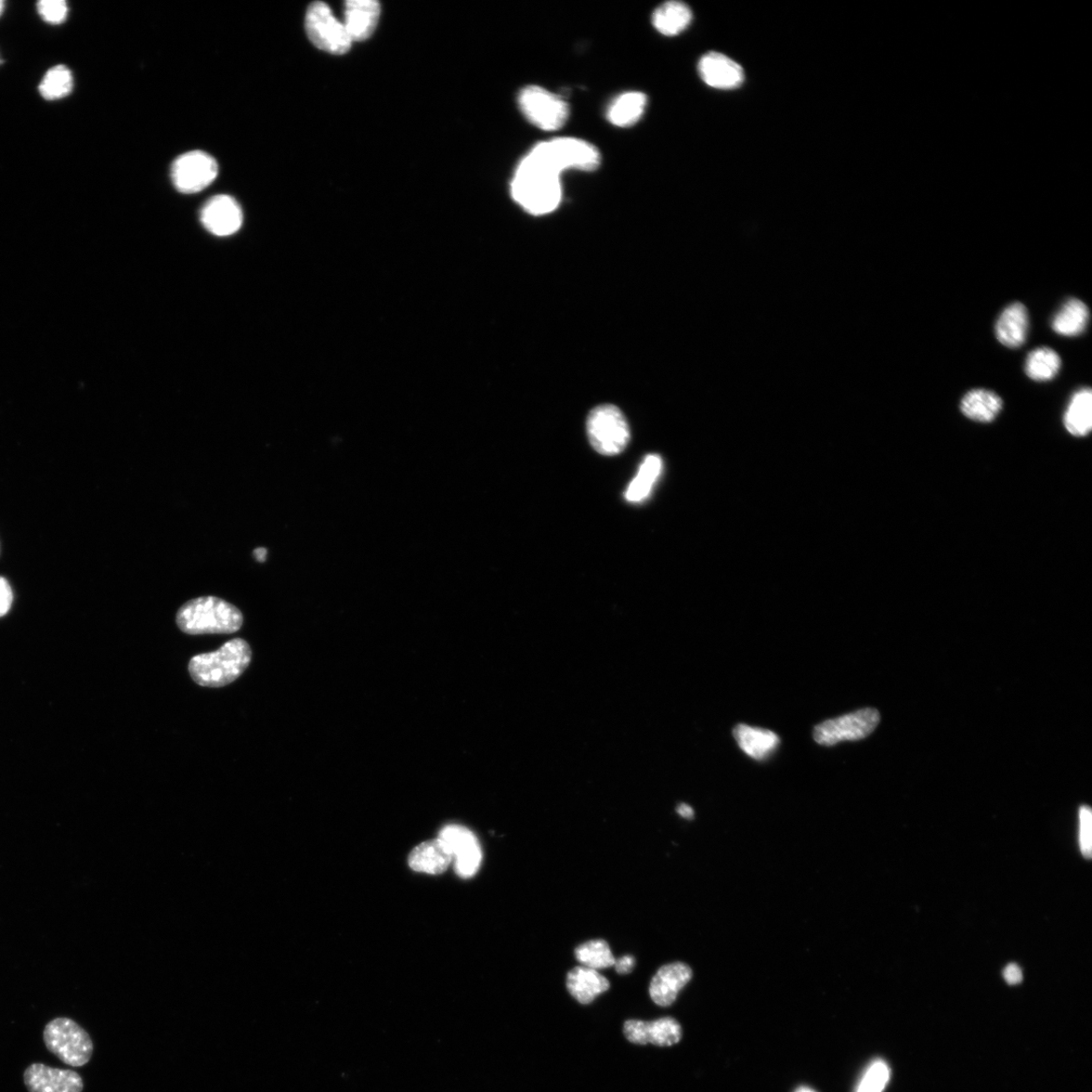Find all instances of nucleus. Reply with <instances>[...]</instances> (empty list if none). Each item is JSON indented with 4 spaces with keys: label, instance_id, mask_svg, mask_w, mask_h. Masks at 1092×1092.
Masks as SVG:
<instances>
[{
    "label": "nucleus",
    "instance_id": "obj_39",
    "mask_svg": "<svg viewBox=\"0 0 1092 1092\" xmlns=\"http://www.w3.org/2000/svg\"><path fill=\"white\" fill-rule=\"evenodd\" d=\"M5 6H6L5 2H3V0H0V17H2L4 14Z\"/></svg>",
    "mask_w": 1092,
    "mask_h": 1092
},
{
    "label": "nucleus",
    "instance_id": "obj_35",
    "mask_svg": "<svg viewBox=\"0 0 1092 1092\" xmlns=\"http://www.w3.org/2000/svg\"><path fill=\"white\" fill-rule=\"evenodd\" d=\"M1004 978L1009 985H1018L1023 981V972L1019 965L1009 964L1004 970Z\"/></svg>",
    "mask_w": 1092,
    "mask_h": 1092
},
{
    "label": "nucleus",
    "instance_id": "obj_31",
    "mask_svg": "<svg viewBox=\"0 0 1092 1092\" xmlns=\"http://www.w3.org/2000/svg\"><path fill=\"white\" fill-rule=\"evenodd\" d=\"M889 1079L888 1064L881 1059L875 1060L869 1065L856 1092H883Z\"/></svg>",
    "mask_w": 1092,
    "mask_h": 1092
},
{
    "label": "nucleus",
    "instance_id": "obj_18",
    "mask_svg": "<svg viewBox=\"0 0 1092 1092\" xmlns=\"http://www.w3.org/2000/svg\"><path fill=\"white\" fill-rule=\"evenodd\" d=\"M734 737L740 750L756 761L769 759L781 743L777 734L766 728L737 724Z\"/></svg>",
    "mask_w": 1092,
    "mask_h": 1092
},
{
    "label": "nucleus",
    "instance_id": "obj_21",
    "mask_svg": "<svg viewBox=\"0 0 1092 1092\" xmlns=\"http://www.w3.org/2000/svg\"><path fill=\"white\" fill-rule=\"evenodd\" d=\"M452 861V856L438 839L420 843L409 856V865L416 872L432 875L444 873Z\"/></svg>",
    "mask_w": 1092,
    "mask_h": 1092
},
{
    "label": "nucleus",
    "instance_id": "obj_13",
    "mask_svg": "<svg viewBox=\"0 0 1092 1092\" xmlns=\"http://www.w3.org/2000/svg\"><path fill=\"white\" fill-rule=\"evenodd\" d=\"M624 1036L632 1044H653L670 1047L682 1039L680 1024L672 1018H662L653 1022L630 1020L624 1023Z\"/></svg>",
    "mask_w": 1092,
    "mask_h": 1092
},
{
    "label": "nucleus",
    "instance_id": "obj_37",
    "mask_svg": "<svg viewBox=\"0 0 1092 1092\" xmlns=\"http://www.w3.org/2000/svg\"><path fill=\"white\" fill-rule=\"evenodd\" d=\"M677 812L684 818L692 819L695 812L690 805L682 803L678 806Z\"/></svg>",
    "mask_w": 1092,
    "mask_h": 1092
},
{
    "label": "nucleus",
    "instance_id": "obj_14",
    "mask_svg": "<svg viewBox=\"0 0 1092 1092\" xmlns=\"http://www.w3.org/2000/svg\"><path fill=\"white\" fill-rule=\"evenodd\" d=\"M204 227L216 236H230L242 226L243 213L239 204L229 196H216L207 201L201 211Z\"/></svg>",
    "mask_w": 1092,
    "mask_h": 1092
},
{
    "label": "nucleus",
    "instance_id": "obj_9",
    "mask_svg": "<svg viewBox=\"0 0 1092 1092\" xmlns=\"http://www.w3.org/2000/svg\"><path fill=\"white\" fill-rule=\"evenodd\" d=\"M546 158L558 172L578 169L593 172L599 167L601 155L591 143L577 138H556L539 143Z\"/></svg>",
    "mask_w": 1092,
    "mask_h": 1092
},
{
    "label": "nucleus",
    "instance_id": "obj_5",
    "mask_svg": "<svg viewBox=\"0 0 1092 1092\" xmlns=\"http://www.w3.org/2000/svg\"><path fill=\"white\" fill-rule=\"evenodd\" d=\"M587 434L593 448L607 457L621 453L630 441L628 420L614 405L598 406L590 412Z\"/></svg>",
    "mask_w": 1092,
    "mask_h": 1092
},
{
    "label": "nucleus",
    "instance_id": "obj_33",
    "mask_svg": "<svg viewBox=\"0 0 1092 1092\" xmlns=\"http://www.w3.org/2000/svg\"><path fill=\"white\" fill-rule=\"evenodd\" d=\"M1079 844L1085 859L1092 855V813L1089 806L1083 805L1079 810Z\"/></svg>",
    "mask_w": 1092,
    "mask_h": 1092
},
{
    "label": "nucleus",
    "instance_id": "obj_40",
    "mask_svg": "<svg viewBox=\"0 0 1092 1092\" xmlns=\"http://www.w3.org/2000/svg\"><path fill=\"white\" fill-rule=\"evenodd\" d=\"M796 1092H815V1091H813L808 1087H801V1088L797 1089Z\"/></svg>",
    "mask_w": 1092,
    "mask_h": 1092
},
{
    "label": "nucleus",
    "instance_id": "obj_1",
    "mask_svg": "<svg viewBox=\"0 0 1092 1092\" xmlns=\"http://www.w3.org/2000/svg\"><path fill=\"white\" fill-rule=\"evenodd\" d=\"M561 174L538 144L515 171L511 181L512 198L531 215L550 214L562 201Z\"/></svg>",
    "mask_w": 1092,
    "mask_h": 1092
},
{
    "label": "nucleus",
    "instance_id": "obj_7",
    "mask_svg": "<svg viewBox=\"0 0 1092 1092\" xmlns=\"http://www.w3.org/2000/svg\"><path fill=\"white\" fill-rule=\"evenodd\" d=\"M880 713L875 708H864L838 719L828 720L815 726L813 738L818 745L831 747L841 742H855L872 734L880 723Z\"/></svg>",
    "mask_w": 1092,
    "mask_h": 1092
},
{
    "label": "nucleus",
    "instance_id": "obj_30",
    "mask_svg": "<svg viewBox=\"0 0 1092 1092\" xmlns=\"http://www.w3.org/2000/svg\"><path fill=\"white\" fill-rule=\"evenodd\" d=\"M576 958L584 967L594 970L614 966L616 959L604 940H593L576 948Z\"/></svg>",
    "mask_w": 1092,
    "mask_h": 1092
},
{
    "label": "nucleus",
    "instance_id": "obj_22",
    "mask_svg": "<svg viewBox=\"0 0 1092 1092\" xmlns=\"http://www.w3.org/2000/svg\"><path fill=\"white\" fill-rule=\"evenodd\" d=\"M1004 402L988 389H972L961 402V411L967 418L978 422H992L1003 409Z\"/></svg>",
    "mask_w": 1092,
    "mask_h": 1092
},
{
    "label": "nucleus",
    "instance_id": "obj_3",
    "mask_svg": "<svg viewBox=\"0 0 1092 1092\" xmlns=\"http://www.w3.org/2000/svg\"><path fill=\"white\" fill-rule=\"evenodd\" d=\"M251 648L240 639L228 642L218 651L193 657L189 665L191 678L204 687H224L237 680L249 668Z\"/></svg>",
    "mask_w": 1092,
    "mask_h": 1092
},
{
    "label": "nucleus",
    "instance_id": "obj_2",
    "mask_svg": "<svg viewBox=\"0 0 1092 1092\" xmlns=\"http://www.w3.org/2000/svg\"><path fill=\"white\" fill-rule=\"evenodd\" d=\"M176 622L182 631L191 635L227 634L241 629L243 615L237 607L220 598L207 596L182 605Z\"/></svg>",
    "mask_w": 1092,
    "mask_h": 1092
},
{
    "label": "nucleus",
    "instance_id": "obj_38",
    "mask_svg": "<svg viewBox=\"0 0 1092 1092\" xmlns=\"http://www.w3.org/2000/svg\"><path fill=\"white\" fill-rule=\"evenodd\" d=\"M254 556L258 562L264 563L267 556V551L265 549H257L254 551Z\"/></svg>",
    "mask_w": 1092,
    "mask_h": 1092
},
{
    "label": "nucleus",
    "instance_id": "obj_20",
    "mask_svg": "<svg viewBox=\"0 0 1092 1092\" xmlns=\"http://www.w3.org/2000/svg\"><path fill=\"white\" fill-rule=\"evenodd\" d=\"M610 983L597 970L587 967H576L569 971L567 978V988L582 1005H589L609 990Z\"/></svg>",
    "mask_w": 1092,
    "mask_h": 1092
},
{
    "label": "nucleus",
    "instance_id": "obj_6",
    "mask_svg": "<svg viewBox=\"0 0 1092 1092\" xmlns=\"http://www.w3.org/2000/svg\"><path fill=\"white\" fill-rule=\"evenodd\" d=\"M518 103L525 118L543 131H556L569 118L568 103L540 86L524 87L519 93Z\"/></svg>",
    "mask_w": 1092,
    "mask_h": 1092
},
{
    "label": "nucleus",
    "instance_id": "obj_8",
    "mask_svg": "<svg viewBox=\"0 0 1092 1092\" xmlns=\"http://www.w3.org/2000/svg\"><path fill=\"white\" fill-rule=\"evenodd\" d=\"M305 27L311 42L328 53L345 54L353 45L344 23L335 18L326 4L318 2L309 7Z\"/></svg>",
    "mask_w": 1092,
    "mask_h": 1092
},
{
    "label": "nucleus",
    "instance_id": "obj_10",
    "mask_svg": "<svg viewBox=\"0 0 1092 1092\" xmlns=\"http://www.w3.org/2000/svg\"><path fill=\"white\" fill-rule=\"evenodd\" d=\"M219 167L211 155L191 151L179 156L172 166V179L182 193H197L213 184Z\"/></svg>",
    "mask_w": 1092,
    "mask_h": 1092
},
{
    "label": "nucleus",
    "instance_id": "obj_28",
    "mask_svg": "<svg viewBox=\"0 0 1092 1092\" xmlns=\"http://www.w3.org/2000/svg\"><path fill=\"white\" fill-rule=\"evenodd\" d=\"M1061 369V358L1056 351L1039 347L1026 357L1025 373L1037 382H1047L1055 378Z\"/></svg>",
    "mask_w": 1092,
    "mask_h": 1092
},
{
    "label": "nucleus",
    "instance_id": "obj_34",
    "mask_svg": "<svg viewBox=\"0 0 1092 1092\" xmlns=\"http://www.w3.org/2000/svg\"><path fill=\"white\" fill-rule=\"evenodd\" d=\"M12 600H14V596H12V590L8 582L5 578L0 577V617L5 616L8 613Z\"/></svg>",
    "mask_w": 1092,
    "mask_h": 1092
},
{
    "label": "nucleus",
    "instance_id": "obj_4",
    "mask_svg": "<svg viewBox=\"0 0 1092 1092\" xmlns=\"http://www.w3.org/2000/svg\"><path fill=\"white\" fill-rule=\"evenodd\" d=\"M43 1039L48 1051L71 1068H83L93 1057V1039L71 1019L57 1018L48 1023Z\"/></svg>",
    "mask_w": 1092,
    "mask_h": 1092
},
{
    "label": "nucleus",
    "instance_id": "obj_32",
    "mask_svg": "<svg viewBox=\"0 0 1092 1092\" xmlns=\"http://www.w3.org/2000/svg\"><path fill=\"white\" fill-rule=\"evenodd\" d=\"M38 16L50 24H61L68 17L69 8L64 0H41L37 4Z\"/></svg>",
    "mask_w": 1092,
    "mask_h": 1092
},
{
    "label": "nucleus",
    "instance_id": "obj_24",
    "mask_svg": "<svg viewBox=\"0 0 1092 1092\" xmlns=\"http://www.w3.org/2000/svg\"><path fill=\"white\" fill-rule=\"evenodd\" d=\"M647 98L640 91H629L617 97L607 110V119L619 128H629L639 122L645 114Z\"/></svg>",
    "mask_w": 1092,
    "mask_h": 1092
},
{
    "label": "nucleus",
    "instance_id": "obj_36",
    "mask_svg": "<svg viewBox=\"0 0 1092 1092\" xmlns=\"http://www.w3.org/2000/svg\"><path fill=\"white\" fill-rule=\"evenodd\" d=\"M634 963H635L634 958L632 956L628 955V956H623L620 959L616 960L614 966H615L616 971L619 974L624 975V974H628V973L631 972V970L633 969Z\"/></svg>",
    "mask_w": 1092,
    "mask_h": 1092
},
{
    "label": "nucleus",
    "instance_id": "obj_27",
    "mask_svg": "<svg viewBox=\"0 0 1092 1092\" xmlns=\"http://www.w3.org/2000/svg\"><path fill=\"white\" fill-rule=\"evenodd\" d=\"M662 471V461L657 454H649L643 462L639 473L626 492V498L631 503H641L651 495L654 485Z\"/></svg>",
    "mask_w": 1092,
    "mask_h": 1092
},
{
    "label": "nucleus",
    "instance_id": "obj_11",
    "mask_svg": "<svg viewBox=\"0 0 1092 1092\" xmlns=\"http://www.w3.org/2000/svg\"><path fill=\"white\" fill-rule=\"evenodd\" d=\"M438 840L454 859L455 871L463 878H471L482 863L483 854L477 837L469 828L447 826L440 831Z\"/></svg>",
    "mask_w": 1092,
    "mask_h": 1092
},
{
    "label": "nucleus",
    "instance_id": "obj_26",
    "mask_svg": "<svg viewBox=\"0 0 1092 1092\" xmlns=\"http://www.w3.org/2000/svg\"><path fill=\"white\" fill-rule=\"evenodd\" d=\"M1088 319L1087 306L1078 298H1070L1053 319L1052 328L1062 336H1077L1085 330Z\"/></svg>",
    "mask_w": 1092,
    "mask_h": 1092
},
{
    "label": "nucleus",
    "instance_id": "obj_19",
    "mask_svg": "<svg viewBox=\"0 0 1092 1092\" xmlns=\"http://www.w3.org/2000/svg\"><path fill=\"white\" fill-rule=\"evenodd\" d=\"M1028 330V311L1021 303L1007 307L998 318L995 326L998 341L1009 348L1022 346L1026 340Z\"/></svg>",
    "mask_w": 1092,
    "mask_h": 1092
},
{
    "label": "nucleus",
    "instance_id": "obj_15",
    "mask_svg": "<svg viewBox=\"0 0 1092 1092\" xmlns=\"http://www.w3.org/2000/svg\"><path fill=\"white\" fill-rule=\"evenodd\" d=\"M698 71L702 81L712 88L734 89L745 82L743 68L718 52H710L702 57L698 63Z\"/></svg>",
    "mask_w": 1092,
    "mask_h": 1092
},
{
    "label": "nucleus",
    "instance_id": "obj_17",
    "mask_svg": "<svg viewBox=\"0 0 1092 1092\" xmlns=\"http://www.w3.org/2000/svg\"><path fill=\"white\" fill-rule=\"evenodd\" d=\"M380 15L381 5L375 0H349L343 23L351 40H367L378 25Z\"/></svg>",
    "mask_w": 1092,
    "mask_h": 1092
},
{
    "label": "nucleus",
    "instance_id": "obj_29",
    "mask_svg": "<svg viewBox=\"0 0 1092 1092\" xmlns=\"http://www.w3.org/2000/svg\"><path fill=\"white\" fill-rule=\"evenodd\" d=\"M74 78L67 65H56L50 68L38 84V93L48 101H55L71 95Z\"/></svg>",
    "mask_w": 1092,
    "mask_h": 1092
},
{
    "label": "nucleus",
    "instance_id": "obj_23",
    "mask_svg": "<svg viewBox=\"0 0 1092 1092\" xmlns=\"http://www.w3.org/2000/svg\"><path fill=\"white\" fill-rule=\"evenodd\" d=\"M1064 426L1071 435L1086 436L1092 428V393L1089 387L1079 389L1064 414Z\"/></svg>",
    "mask_w": 1092,
    "mask_h": 1092
},
{
    "label": "nucleus",
    "instance_id": "obj_12",
    "mask_svg": "<svg viewBox=\"0 0 1092 1092\" xmlns=\"http://www.w3.org/2000/svg\"><path fill=\"white\" fill-rule=\"evenodd\" d=\"M23 1083L29 1092H83V1081L70 1069L50 1068L34 1063L23 1073Z\"/></svg>",
    "mask_w": 1092,
    "mask_h": 1092
},
{
    "label": "nucleus",
    "instance_id": "obj_25",
    "mask_svg": "<svg viewBox=\"0 0 1092 1092\" xmlns=\"http://www.w3.org/2000/svg\"><path fill=\"white\" fill-rule=\"evenodd\" d=\"M693 19L690 8L680 2H668L659 7L653 15V24L658 32L674 37L684 32Z\"/></svg>",
    "mask_w": 1092,
    "mask_h": 1092
},
{
    "label": "nucleus",
    "instance_id": "obj_16",
    "mask_svg": "<svg viewBox=\"0 0 1092 1092\" xmlns=\"http://www.w3.org/2000/svg\"><path fill=\"white\" fill-rule=\"evenodd\" d=\"M692 970L684 963L662 966L649 985V995L660 1007H670L692 978Z\"/></svg>",
    "mask_w": 1092,
    "mask_h": 1092
}]
</instances>
